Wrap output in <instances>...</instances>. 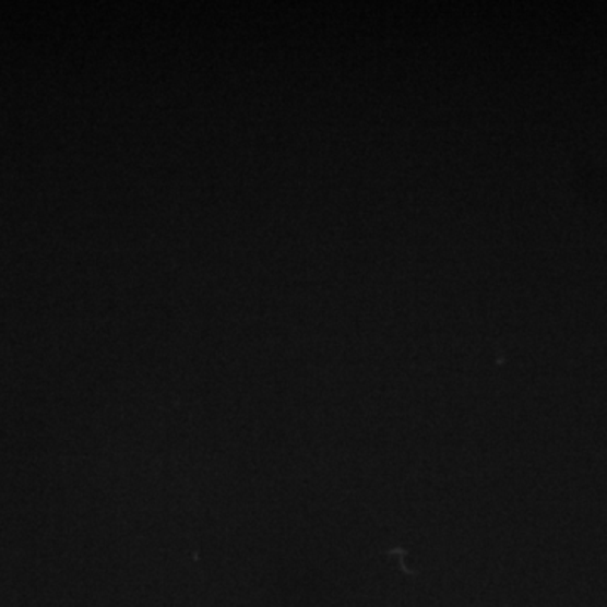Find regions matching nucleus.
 <instances>
[]
</instances>
